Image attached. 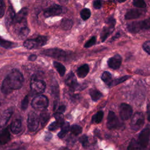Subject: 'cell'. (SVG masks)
Wrapping results in <instances>:
<instances>
[{
	"label": "cell",
	"instance_id": "cell-30",
	"mask_svg": "<svg viewBox=\"0 0 150 150\" xmlns=\"http://www.w3.org/2000/svg\"><path fill=\"white\" fill-rule=\"evenodd\" d=\"M73 21L69 19H63L61 22V26L63 29L69 30L73 26Z\"/></svg>",
	"mask_w": 150,
	"mask_h": 150
},
{
	"label": "cell",
	"instance_id": "cell-38",
	"mask_svg": "<svg viewBox=\"0 0 150 150\" xmlns=\"http://www.w3.org/2000/svg\"><path fill=\"white\" fill-rule=\"evenodd\" d=\"M133 5L138 8H145L146 6L144 0H133Z\"/></svg>",
	"mask_w": 150,
	"mask_h": 150
},
{
	"label": "cell",
	"instance_id": "cell-32",
	"mask_svg": "<svg viewBox=\"0 0 150 150\" xmlns=\"http://www.w3.org/2000/svg\"><path fill=\"white\" fill-rule=\"evenodd\" d=\"M128 150H140L141 149L137 141H136L135 139H132L131 142H129L128 148Z\"/></svg>",
	"mask_w": 150,
	"mask_h": 150
},
{
	"label": "cell",
	"instance_id": "cell-21",
	"mask_svg": "<svg viewBox=\"0 0 150 150\" xmlns=\"http://www.w3.org/2000/svg\"><path fill=\"white\" fill-rule=\"evenodd\" d=\"M89 72V67L87 64H84L78 68L77 70V74L79 77H85Z\"/></svg>",
	"mask_w": 150,
	"mask_h": 150
},
{
	"label": "cell",
	"instance_id": "cell-5",
	"mask_svg": "<svg viewBox=\"0 0 150 150\" xmlns=\"http://www.w3.org/2000/svg\"><path fill=\"white\" fill-rule=\"evenodd\" d=\"M145 122L144 115L142 112H137L132 116L130 123L131 128L135 131H137L142 128Z\"/></svg>",
	"mask_w": 150,
	"mask_h": 150
},
{
	"label": "cell",
	"instance_id": "cell-10",
	"mask_svg": "<svg viewBox=\"0 0 150 150\" xmlns=\"http://www.w3.org/2000/svg\"><path fill=\"white\" fill-rule=\"evenodd\" d=\"M149 140V128L148 127L143 129L139 134L138 142L141 149H145L148 145Z\"/></svg>",
	"mask_w": 150,
	"mask_h": 150
},
{
	"label": "cell",
	"instance_id": "cell-47",
	"mask_svg": "<svg viewBox=\"0 0 150 150\" xmlns=\"http://www.w3.org/2000/svg\"><path fill=\"white\" fill-rule=\"evenodd\" d=\"M58 1L62 5H66L68 3L69 0H58Z\"/></svg>",
	"mask_w": 150,
	"mask_h": 150
},
{
	"label": "cell",
	"instance_id": "cell-44",
	"mask_svg": "<svg viewBox=\"0 0 150 150\" xmlns=\"http://www.w3.org/2000/svg\"><path fill=\"white\" fill-rule=\"evenodd\" d=\"M65 110H66V107H65V105H60V106L59 107V108L57 109V112L63 113V112H64Z\"/></svg>",
	"mask_w": 150,
	"mask_h": 150
},
{
	"label": "cell",
	"instance_id": "cell-37",
	"mask_svg": "<svg viewBox=\"0 0 150 150\" xmlns=\"http://www.w3.org/2000/svg\"><path fill=\"white\" fill-rule=\"evenodd\" d=\"M79 142L82 144L84 148H86L88 146L89 142H88V138L86 135H83L81 136L79 139Z\"/></svg>",
	"mask_w": 150,
	"mask_h": 150
},
{
	"label": "cell",
	"instance_id": "cell-1",
	"mask_svg": "<svg viewBox=\"0 0 150 150\" xmlns=\"http://www.w3.org/2000/svg\"><path fill=\"white\" fill-rule=\"evenodd\" d=\"M23 83V76L22 73L17 69H13L3 80L1 91L4 94H8L21 88Z\"/></svg>",
	"mask_w": 150,
	"mask_h": 150
},
{
	"label": "cell",
	"instance_id": "cell-22",
	"mask_svg": "<svg viewBox=\"0 0 150 150\" xmlns=\"http://www.w3.org/2000/svg\"><path fill=\"white\" fill-rule=\"evenodd\" d=\"M29 28L26 26V24H23L21 26H20L18 29V36L23 39L25 37H26L28 36V35L29 33Z\"/></svg>",
	"mask_w": 150,
	"mask_h": 150
},
{
	"label": "cell",
	"instance_id": "cell-27",
	"mask_svg": "<svg viewBox=\"0 0 150 150\" xmlns=\"http://www.w3.org/2000/svg\"><path fill=\"white\" fill-rule=\"evenodd\" d=\"M0 46L5 49H11L12 47H15L16 46H17V44L13 42L5 40L0 37Z\"/></svg>",
	"mask_w": 150,
	"mask_h": 150
},
{
	"label": "cell",
	"instance_id": "cell-31",
	"mask_svg": "<svg viewBox=\"0 0 150 150\" xmlns=\"http://www.w3.org/2000/svg\"><path fill=\"white\" fill-rule=\"evenodd\" d=\"M103 116H104V112L102 111H98L95 115L93 116L92 122L96 124L100 123L102 121Z\"/></svg>",
	"mask_w": 150,
	"mask_h": 150
},
{
	"label": "cell",
	"instance_id": "cell-48",
	"mask_svg": "<svg viewBox=\"0 0 150 150\" xmlns=\"http://www.w3.org/2000/svg\"><path fill=\"white\" fill-rule=\"evenodd\" d=\"M9 150H25V148L24 147H22V146H20V147H18V148H12V149H9Z\"/></svg>",
	"mask_w": 150,
	"mask_h": 150
},
{
	"label": "cell",
	"instance_id": "cell-28",
	"mask_svg": "<svg viewBox=\"0 0 150 150\" xmlns=\"http://www.w3.org/2000/svg\"><path fill=\"white\" fill-rule=\"evenodd\" d=\"M43 111L40 114L39 117V122H40L42 125L44 126L45 124L49 121L50 115L47 111H46L45 110H43Z\"/></svg>",
	"mask_w": 150,
	"mask_h": 150
},
{
	"label": "cell",
	"instance_id": "cell-25",
	"mask_svg": "<svg viewBox=\"0 0 150 150\" xmlns=\"http://www.w3.org/2000/svg\"><path fill=\"white\" fill-rule=\"evenodd\" d=\"M89 94L91 96L92 100L94 101H97L103 96L102 93L100 91L93 88L90 90Z\"/></svg>",
	"mask_w": 150,
	"mask_h": 150
},
{
	"label": "cell",
	"instance_id": "cell-39",
	"mask_svg": "<svg viewBox=\"0 0 150 150\" xmlns=\"http://www.w3.org/2000/svg\"><path fill=\"white\" fill-rule=\"evenodd\" d=\"M96 42V38L95 36H93L90 39H89L84 45V47L88 48L94 45H95Z\"/></svg>",
	"mask_w": 150,
	"mask_h": 150
},
{
	"label": "cell",
	"instance_id": "cell-8",
	"mask_svg": "<svg viewBox=\"0 0 150 150\" xmlns=\"http://www.w3.org/2000/svg\"><path fill=\"white\" fill-rule=\"evenodd\" d=\"M65 83L72 90H81L86 87L85 86H82L77 83L76 77L72 71H70L67 75L65 79Z\"/></svg>",
	"mask_w": 150,
	"mask_h": 150
},
{
	"label": "cell",
	"instance_id": "cell-45",
	"mask_svg": "<svg viewBox=\"0 0 150 150\" xmlns=\"http://www.w3.org/2000/svg\"><path fill=\"white\" fill-rule=\"evenodd\" d=\"M36 59L37 56L36 54H30L28 57V60L30 61H35Z\"/></svg>",
	"mask_w": 150,
	"mask_h": 150
},
{
	"label": "cell",
	"instance_id": "cell-12",
	"mask_svg": "<svg viewBox=\"0 0 150 150\" xmlns=\"http://www.w3.org/2000/svg\"><path fill=\"white\" fill-rule=\"evenodd\" d=\"M42 54L59 59H61L62 58L65 57L66 55V53L64 51L56 48L44 50L42 52Z\"/></svg>",
	"mask_w": 150,
	"mask_h": 150
},
{
	"label": "cell",
	"instance_id": "cell-43",
	"mask_svg": "<svg viewBox=\"0 0 150 150\" xmlns=\"http://www.w3.org/2000/svg\"><path fill=\"white\" fill-rule=\"evenodd\" d=\"M102 6L101 0H95L93 2V7L96 9H100Z\"/></svg>",
	"mask_w": 150,
	"mask_h": 150
},
{
	"label": "cell",
	"instance_id": "cell-34",
	"mask_svg": "<svg viewBox=\"0 0 150 150\" xmlns=\"http://www.w3.org/2000/svg\"><path fill=\"white\" fill-rule=\"evenodd\" d=\"M91 15V11L88 8H84L83 9L80 11V16L81 18L83 19V20L86 21L88 19Z\"/></svg>",
	"mask_w": 150,
	"mask_h": 150
},
{
	"label": "cell",
	"instance_id": "cell-50",
	"mask_svg": "<svg viewBox=\"0 0 150 150\" xmlns=\"http://www.w3.org/2000/svg\"><path fill=\"white\" fill-rule=\"evenodd\" d=\"M117 1H118V2L121 3V2H125L126 0H117Z\"/></svg>",
	"mask_w": 150,
	"mask_h": 150
},
{
	"label": "cell",
	"instance_id": "cell-36",
	"mask_svg": "<svg viewBox=\"0 0 150 150\" xmlns=\"http://www.w3.org/2000/svg\"><path fill=\"white\" fill-rule=\"evenodd\" d=\"M63 122H60V121H58L56 120L55 121L53 122L51 124L49 125V126L48 127L49 130H50V131H54V130L57 129V128H59V127H61V125H62V124Z\"/></svg>",
	"mask_w": 150,
	"mask_h": 150
},
{
	"label": "cell",
	"instance_id": "cell-7",
	"mask_svg": "<svg viewBox=\"0 0 150 150\" xmlns=\"http://www.w3.org/2000/svg\"><path fill=\"white\" fill-rule=\"evenodd\" d=\"M30 86L32 91L35 94H41L43 93L46 86L44 81L35 77L32 78Z\"/></svg>",
	"mask_w": 150,
	"mask_h": 150
},
{
	"label": "cell",
	"instance_id": "cell-4",
	"mask_svg": "<svg viewBox=\"0 0 150 150\" xmlns=\"http://www.w3.org/2000/svg\"><path fill=\"white\" fill-rule=\"evenodd\" d=\"M31 105L32 107L36 110L43 111L45 110L49 105L48 98L43 95L36 96L32 101Z\"/></svg>",
	"mask_w": 150,
	"mask_h": 150
},
{
	"label": "cell",
	"instance_id": "cell-42",
	"mask_svg": "<svg viewBox=\"0 0 150 150\" xmlns=\"http://www.w3.org/2000/svg\"><path fill=\"white\" fill-rule=\"evenodd\" d=\"M142 48L145 52H146L148 54H150V42L149 40L145 42L143 44Z\"/></svg>",
	"mask_w": 150,
	"mask_h": 150
},
{
	"label": "cell",
	"instance_id": "cell-49",
	"mask_svg": "<svg viewBox=\"0 0 150 150\" xmlns=\"http://www.w3.org/2000/svg\"><path fill=\"white\" fill-rule=\"evenodd\" d=\"M59 150H71V149H70L67 147H61L59 148Z\"/></svg>",
	"mask_w": 150,
	"mask_h": 150
},
{
	"label": "cell",
	"instance_id": "cell-17",
	"mask_svg": "<svg viewBox=\"0 0 150 150\" xmlns=\"http://www.w3.org/2000/svg\"><path fill=\"white\" fill-rule=\"evenodd\" d=\"M28 15V9L26 8H22L19 12L15 14L13 19L12 24H17L22 22L26 21V18Z\"/></svg>",
	"mask_w": 150,
	"mask_h": 150
},
{
	"label": "cell",
	"instance_id": "cell-18",
	"mask_svg": "<svg viewBox=\"0 0 150 150\" xmlns=\"http://www.w3.org/2000/svg\"><path fill=\"white\" fill-rule=\"evenodd\" d=\"M144 13V12L140 9H132L129 10L126 13V14L125 15V19H137L141 17Z\"/></svg>",
	"mask_w": 150,
	"mask_h": 150
},
{
	"label": "cell",
	"instance_id": "cell-13",
	"mask_svg": "<svg viewBox=\"0 0 150 150\" xmlns=\"http://www.w3.org/2000/svg\"><path fill=\"white\" fill-rule=\"evenodd\" d=\"M132 114V107L127 103H122L120 106V115L122 120H128Z\"/></svg>",
	"mask_w": 150,
	"mask_h": 150
},
{
	"label": "cell",
	"instance_id": "cell-14",
	"mask_svg": "<svg viewBox=\"0 0 150 150\" xmlns=\"http://www.w3.org/2000/svg\"><path fill=\"white\" fill-rule=\"evenodd\" d=\"M13 113V109L9 108L4 111L0 115V129L4 127L8 123Z\"/></svg>",
	"mask_w": 150,
	"mask_h": 150
},
{
	"label": "cell",
	"instance_id": "cell-6",
	"mask_svg": "<svg viewBox=\"0 0 150 150\" xmlns=\"http://www.w3.org/2000/svg\"><path fill=\"white\" fill-rule=\"evenodd\" d=\"M115 25V20L112 17L109 18L106 21V25L103 28L101 33V39L103 42L106 39L110 36V35L113 32L114 29V26Z\"/></svg>",
	"mask_w": 150,
	"mask_h": 150
},
{
	"label": "cell",
	"instance_id": "cell-3",
	"mask_svg": "<svg viewBox=\"0 0 150 150\" xmlns=\"http://www.w3.org/2000/svg\"><path fill=\"white\" fill-rule=\"evenodd\" d=\"M47 38L45 36H39L34 39H28L23 43V46L28 49L39 47L46 44Z\"/></svg>",
	"mask_w": 150,
	"mask_h": 150
},
{
	"label": "cell",
	"instance_id": "cell-19",
	"mask_svg": "<svg viewBox=\"0 0 150 150\" xmlns=\"http://www.w3.org/2000/svg\"><path fill=\"white\" fill-rule=\"evenodd\" d=\"M11 139V135L8 128L0 129V144L4 145Z\"/></svg>",
	"mask_w": 150,
	"mask_h": 150
},
{
	"label": "cell",
	"instance_id": "cell-24",
	"mask_svg": "<svg viewBox=\"0 0 150 150\" xmlns=\"http://www.w3.org/2000/svg\"><path fill=\"white\" fill-rule=\"evenodd\" d=\"M61 131L58 133L57 136L60 138H63L67 134L70 129V125L68 122H64L61 125Z\"/></svg>",
	"mask_w": 150,
	"mask_h": 150
},
{
	"label": "cell",
	"instance_id": "cell-9",
	"mask_svg": "<svg viewBox=\"0 0 150 150\" xmlns=\"http://www.w3.org/2000/svg\"><path fill=\"white\" fill-rule=\"evenodd\" d=\"M39 117L34 112H30L28 117V127L30 131H36L39 126Z\"/></svg>",
	"mask_w": 150,
	"mask_h": 150
},
{
	"label": "cell",
	"instance_id": "cell-2",
	"mask_svg": "<svg viewBox=\"0 0 150 150\" xmlns=\"http://www.w3.org/2000/svg\"><path fill=\"white\" fill-rule=\"evenodd\" d=\"M150 28V19L148 18L144 21L133 22L127 25V29L131 33H137L142 29Z\"/></svg>",
	"mask_w": 150,
	"mask_h": 150
},
{
	"label": "cell",
	"instance_id": "cell-35",
	"mask_svg": "<svg viewBox=\"0 0 150 150\" xmlns=\"http://www.w3.org/2000/svg\"><path fill=\"white\" fill-rule=\"evenodd\" d=\"M131 76H123V77H121L120 78H118L117 79H115L114 80H112L111 85H110V87H112V86H116L121 83H122L124 82V81L127 80V79H128Z\"/></svg>",
	"mask_w": 150,
	"mask_h": 150
},
{
	"label": "cell",
	"instance_id": "cell-46",
	"mask_svg": "<svg viewBox=\"0 0 150 150\" xmlns=\"http://www.w3.org/2000/svg\"><path fill=\"white\" fill-rule=\"evenodd\" d=\"M52 135L50 133L47 132L46 135V137H45V140L46 141H49L52 138Z\"/></svg>",
	"mask_w": 150,
	"mask_h": 150
},
{
	"label": "cell",
	"instance_id": "cell-11",
	"mask_svg": "<svg viewBox=\"0 0 150 150\" xmlns=\"http://www.w3.org/2000/svg\"><path fill=\"white\" fill-rule=\"evenodd\" d=\"M121 125L120 121L118 118L116 116L114 112L112 111H110L107 116V126L108 128L115 129L119 128Z\"/></svg>",
	"mask_w": 150,
	"mask_h": 150
},
{
	"label": "cell",
	"instance_id": "cell-33",
	"mask_svg": "<svg viewBox=\"0 0 150 150\" xmlns=\"http://www.w3.org/2000/svg\"><path fill=\"white\" fill-rule=\"evenodd\" d=\"M69 129L70 130V132L75 135H78L82 132V128L80 125L76 124L72 125Z\"/></svg>",
	"mask_w": 150,
	"mask_h": 150
},
{
	"label": "cell",
	"instance_id": "cell-29",
	"mask_svg": "<svg viewBox=\"0 0 150 150\" xmlns=\"http://www.w3.org/2000/svg\"><path fill=\"white\" fill-rule=\"evenodd\" d=\"M53 66L56 69V70L57 71V72L59 73L60 76H63L64 75V73L66 71V68L62 63L55 61L53 62Z\"/></svg>",
	"mask_w": 150,
	"mask_h": 150
},
{
	"label": "cell",
	"instance_id": "cell-20",
	"mask_svg": "<svg viewBox=\"0 0 150 150\" xmlns=\"http://www.w3.org/2000/svg\"><path fill=\"white\" fill-rule=\"evenodd\" d=\"M22 129V121L20 119L14 120L11 124V130L14 134H18Z\"/></svg>",
	"mask_w": 150,
	"mask_h": 150
},
{
	"label": "cell",
	"instance_id": "cell-26",
	"mask_svg": "<svg viewBox=\"0 0 150 150\" xmlns=\"http://www.w3.org/2000/svg\"><path fill=\"white\" fill-rule=\"evenodd\" d=\"M101 80L108 86L110 87V85L112 81V75L108 71H104L101 76Z\"/></svg>",
	"mask_w": 150,
	"mask_h": 150
},
{
	"label": "cell",
	"instance_id": "cell-40",
	"mask_svg": "<svg viewBox=\"0 0 150 150\" xmlns=\"http://www.w3.org/2000/svg\"><path fill=\"white\" fill-rule=\"evenodd\" d=\"M28 103H29V98H28V96H26L25 97V98L23 99V100L22 101L21 103V108L23 110H25L28 105Z\"/></svg>",
	"mask_w": 150,
	"mask_h": 150
},
{
	"label": "cell",
	"instance_id": "cell-15",
	"mask_svg": "<svg viewBox=\"0 0 150 150\" xmlns=\"http://www.w3.org/2000/svg\"><path fill=\"white\" fill-rule=\"evenodd\" d=\"M62 12V8L60 5H54L47 9L44 12V16L46 18L57 16L59 15Z\"/></svg>",
	"mask_w": 150,
	"mask_h": 150
},
{
	"label": "cell",
	"instance_id": "cell-23",
	"mask_svg": "<svg viewBox=\"0 0 150 150\" xmlns=\"http://www.w3.org/2000/svg\"><path fill=\"white\" fill-rule=\"evenodd\" d=\"M15 15V13L13 8L12 7H9L7 11V13L5 17V22H6V25L9 26L12 24L13 19L14 18Z\"/></svg>",
	"mask_w": 150,
	"mask_h": 150
},
{
	"label": "cell",
	"instance_id": "cell-16",
	"mask_svg": "<svg viewBox=\"0 0 150 150\" xmlns=\"http://www.w3.org/2000/svg\"><path fill=\"white\" fill-rule=\"evenodd\" d=\"M121 62H122V57L120 54H117L114 55L113 57H110L108 60L107 64L109 67L115 70V69H118L120 67L121 64Z\"/></svg>",
	"mask_w": 150,
	"mask_h": 150
},
{
	"label": "cell",
	"instance_id": "cell-41",
	"mask_svg": "<svg viewBox=\"0 0 150 150\" xmlns=\"http://www.w3.org/2000/svg\"><path fill=\"white\" fill-rule=\"evenodd\" d=\"M5 11V5L4 0H0V18H2Z\"/></svg>",
	"mask_w": 150,
	"mask_h": 150
}]
</instances>
